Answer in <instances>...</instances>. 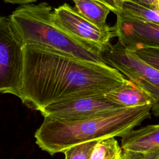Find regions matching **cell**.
<instances>
[{
    "mask_svg": "<svg viewBox=\"0 0 159 159\" xmlns=\"http://www.w3.org/2000/svg\"><path fill=\"white\" fill-rule=\"evenodd\" d=\"M157 2V7L159 10V0H156Z\"/></svg>",
    "mask_w": 159,
    "mask_h": 159,
    "instance_id": "obj_20",
    "label": "cell"
},
{
    "mask_svg": "<svg viewBox=\"0 0 159 159\" xmlns=\"http://www.w3.org/2000/svg\"><path fill=\"white\" fill-rule=\"evenodd\" d=\"M122 148L114 137L98 141L90 159H116L121 156Z\"/></svg>",
    "mask_w": 159,
    "mask_h": 159,
    "instance_id": "obj_13",
    "label": "cell"
},
{
    "mask_svg": "<svg viewBox=\"0 0 159 159\" xmlns=\"http://www.w3.org/2000/svg\"><path fill=\"white\" fill-rule=\"evenodd\" d=\"M121 155H122V154H121ZM116 159H121V156L119 157H118V158H117Z\"/></svg>",
    "mask_w": 159,
    "mask_h": 159,
    "instance_id": "obj_21",
    "label": "cell"
},
{
    "mask_svg": "<svg viewBox=\"0 0 159 159\" xmlns=\"http://www.w3.org/2000/svg\"><path fill=\"white\" fill-rule=\"evenodd\" d=\"M120 138L122 150L145 153L159 150V124L132 129Z\"/></svg>",
    "mask_w": 159,
    "mask_h": 159,
    "instance_id": "obj_9",
    "label": "cell"
},
{
    "mask_svg": "<svg viewBox=\"0 0 159 159\" xmlns=\"http://www.w3.org/2000/svg\"><path fill=\"white\" fill-rule=\"evenodd\" d=\"M98 141H91L74 145L63 153L65 159H90L92 152Z\"/></svg>",
    "mask_w": 159,
    "mask_h": 159,
    "instance_id": "obj_14",
    "label": "cell"
},
{
    "mask_svg": "<svg viewBox=\"0 0 159 159\" xmlns=\"http://www.w3.org/2000/svg\"><path fill=\"white\" fill-rule=\"evenodd\" d=\"M152 105L127 107L104 116L84 120H62L43 116L35 133L36 143L50 155L91 141L121 137L151 117Z\"/></svg>",
    "mask_w": 159,
    "mask_h": 159,
    "instance_id": "obj_2",
    "label": "cell"
},
{
    "mask_svg": "<svg viewBox=\"0 0 159 159\" xmlns=\"http://www.w3.org/2000/svg\"><path fill=\"white\" fill-rule=\"evenodd\" d=\"M52 19L69 36L102 54L106 53L111 46L110 40L114 37L112 27L105 30L99 29L81 16L68 4L52 10Z\"/></svg>",
    "mask_w": 159,
    "mask_h": 159,
    "instance_id": "obj_6",
    "label": "cell"
},
{
    "mask_svg": "<svg viewBox=\"0 0 159 159\" xmlns=\"http://www.w3.org/2000/svg\"><path fill=\"white\" fill-rule=\"evenodd\" d=\"M107 6L116 14L120 12L122 0H96Z\"/></svg>",
    "mask_w": 159,
    "mask_h": 159,
    "instance_id": "obj_17",
    "label": "cell"
},
{
    "mask_svg": "<svg viewBox=\"0 0 159 159\" xmlns=\"http://www.w3.org/2000/svg\"><path fill=\"white\" fill-rule=\"evenodd\" d=\"M112 27L118 44L129 50L143 48H159V25L139 20L120 13Z\"/></svg>",
    "mask_w": 159,
    "mask_h": 159,
    "instance_id": "obj_8",
    "label": "cell"
},
{
    "mask_svg": "<svg viewBox=\"0 0 159 159\" xmlns=\"http://www.w3.org/2000/svg\"><path fill=\"white\" fill-rule=\"evenodd\" d=\"M18 98L29 108L41 111L58 102L101 96L126 79L108 64L77 59L55 49L25 44Z\"/></svg>",
    "mask_w": 159,
    "mask_h": 159,
    "instance_id": "obj_1",
    "label": "cell"
},
{
    "mask_svg": "<svg viewBox=\"0 0 159 159\" xmlns=\"http://www.w3.org/2000/svg\"><path fill=\"white\" fill-rule=\"evenodd\" d=\"M119 13L139 20L159 25V10L158 9L148 8L130 0L121 1Z\"/></svg>",
    "mask_w": 159,
    "mask_h": 159,
    "instance_id": "obj_12",
    "label": "cell"
},
{
    "mask_svg": "<svg viewBox=\"0 0 159 159\" xmlns=\"http://www.w3.org/2000/svg\"><path fill=\"white\" fill-rule=\"evenodd\" d=\"M6 2L11 4H18L20 5L34 3L37 1V0H2Z\"/></svg>",
    "mask_w": 159,
    "mask_h": 159,
    "instance_id": "obj_19",
    "label": "cell"
},
{
    "mask_svg": "<svg viewBox=\"0 0 159 159\" xmlns=\"http://www.w3.org/2000/svg\"><path fill=\"white\" fill-rule=\"evenodd\" d=\"M121 159H159V150L145 153L122 150Z\"/></svg>",
    "mask_w": 159,
    "mask_h": 159,
    "instance_id": "obj_16",
    "label": "cell"
},
{
    "mask_svg": "<svg viewBox=\"0 0 159 159\" xmlns=\"http://www.w3.org/2000/svg\"><path fill=\"white\" fill-rule=\"evenodd\" d=\"M127 108L104 96L78 98L50 104L40 112L43 116L62 120H84L104 116Z\"/></svg>",
    "mask_w": 159,
    "mask_h": 159,
    "instance_id": "obj_7",
    "label": "cell"
},
{
    "mask_svg": "<svg viewBox=\"0 0 159 159\" xmlns=\"http://www.w3.org/2000/svg\"><path fill=\"white\" fill-rule=\"evenodd\" d=\"M24 46L11 18L0 16V93L18 97L23 70Z\"/></svg>",
    "mask_w": 159,
    "mask_h": 159,
    "instance_id": "obj_4",
    "label": "cell"
},
{
    "mask_svg": "<svg viewBox=\"0 0 159 159\" xmlns=\"http://www.w3.org/2000/svg\"><path fill=\"white\" fill-rule=\"evenodd\" d=\"M75 3V10L83 17L101 29L110 27L106 24L110 9L96 0H71Z\"/></svg>",
    "mask_w": 159,
    "mask_h": 159,
    "instance_id": "obj_11",
    "label": "cell"
},
{
    "mask_svg": "<svg viewBox=\"0 0 159 159\" xmlns=\"http://www.w3.org/2000/svg\"><path fill=\"white\" fill-rule=\"evenodd\" d=\"M142 60L159 70V48H143L133 51Z\"/></svg>",
    "mask_w": 159,
    "mask_h": 159,
    "instance_id": "obj_15",
    "label": "cell"
},
{
    "mask_svg": "<svg viewBox=\"0 0 159 159\" xmlns=\"http://www.w3.org/2000/svg\"><path fill=\"white\" fill-rule=\"evenodd\" d=\"M104 96L124 107L145 105L152 106L155 103L154 99L148 92L128 79L123 84L106 93Z\"/></svg>",
    "mask_w": 159,
    "mask_h": 159,
    "instance_id": "obj_10",
    "label": "cell"
},
{
    "mask_svg": "<svg viewBox=\"0 0 159 159\" xmlns=\"http://www.w3.org/2000/svg\"><path fill=\"white\" fill-rule=\"evenodd\" d=\"M105 53L104 58L109 65L151 94L155 100L152 114L159 117V70L142 60L133 51L119 44L111 46Z\"/></svg>",
    "mask_w": 159,
    "mask_h": 159,
    "instance_id": "obj_5",
    "label": "cell"
},
{
    "mask_svg": "<svg viewBox=\"0 0 159 159\" xmlns=\"http://www.w3.org/2000/svg\"><path fill=\"white\" fill-rule=\"evenodd\" d=\"M130 1L148 8L157 9L156 0H130Z\"/></svg>",
    "mask_w": 159,
    "mask_h": 159,
    "instance_id": "obj_18",
    "label": "cell"
},
{
    "mask_svg": "<svg viewBox=\"0 0 159 159\" xmlns=\"http://www.w3.org/2000/svg\"><path fill=\"white\" fill-rule=\"evenodd\" d=\"M46 2L21 5L9 16L25 44L49 47L79 60L107 64L101 53L73 39L52 20Z\"/></svg>",
    "mask_w": 159,
    "mask_h": 159,
    "instance_id": "obj_3",
    "label": "cell"
}]
</instances>
